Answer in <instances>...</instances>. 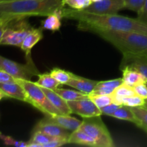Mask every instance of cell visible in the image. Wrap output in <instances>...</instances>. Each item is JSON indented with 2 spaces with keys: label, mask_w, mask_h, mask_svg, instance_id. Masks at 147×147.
I'll return each mask as SVG.
<instances>
[{
  "label": "cell",
  "mask_w": 147,
  "mask_h": 147,
  "mask_svg": "<svg viewBox=\"0 0 147 147\" xmlns=\"http://www.w3.org/2000/svg\"><path fill=\"white\" fill-rule=\"evenodd\" d=\"M9 1V0H0V1Z\"/></svg>",
  "instance_id": "41"
},
{
  "label": "cell",
  "mask_w": 147,
  "mask_h": 147,
  "mask_svg": "<svg viewBox=\"0 0 147 147\" xmlns=\"http://www.w3.org/2000/svg\"><path fill=\"white\" fill-rule=\"evenodd\" d=\"M50 75L57 80L61 85H65L71 78L72 73L63 70V69L55 67L50 71Z\"/></svg>",
  "instance_id": "27"
},
{
  "label": "cell",
  "mask_w": 147,
  "mask_h": 147,
  "mask_svg": "<svg viewBox=\"0 0 147 147\" xmlns=\"http://www.w3.org/2000/svg\"><path fill=\"white\" fill-rule=\"evenodd\" d=\"M37 77H38V79L35 83L42 88L55 90L61 85L50 75V73H43V74L40 73Z\"/></svg>",
  "instance_id": "24"
},
{
  "label": "cell",
  "mask_w": 147,
  "mask_h": 147,
  "mask_svg": "<svg viewBox=\"0 0 147 147\" xmlns=\"http://www.w3.org/2000/svg\"><path fill=\"white\" fill-rule=\"evenodd\" d=\"M68 144L98 147L97 144L94 139L80 129H78L74 131L71 132L68 139Z\"/></svg>",
  "instance_id": "18"
},
{
  "label": "cell",
  "mask_w": 147,
  "mask_h": 147,
  "mask_svg": "<svg viewBox=\"0 0 147 147\" xmlns=\"http://www.w3.org/2000/svg\"><path fill=\"white\" fill-rule=\"evenodd\" d=\"M124 8L123 0H101L93 2L84 9L79 11L96 15H112L117 14Z\"/></svg>",
  "instance_id": "8"
},
{
  "label": "cell",
  "mask_w": 147,
  "mask_h": 147,
  "mask_svg": "<svg viewBox=\"0 0 147 147\" xmlns=\"http://www.w3.org/2000/svg\"><path fill=\"white\" fill-rule=\"evenodd\" d=\"M91 32L110 42L123 55L147 54V34L135 32L101 30H95Z\"/></svg>",
  "instance_id": "3"
},
{
  "label": "cell",
  "mask_w": 147,
  "mask_h": 147,
  "mask_svg": "<svg viewBox=\"0 0 147 147\" xmlns=\"http://www.w3.org/2000/svg\"><path fill=\"white\" fill-rule=\"evenodd\" d=\"M146 85H147V83H146Z\"/></svg>",
  "instance_id": "42"
},
{
  "label": "cell",
  "mask_w": 147,
  "mask_h": 147,
  "mask_svg": "<svg viewBox=\"0 0 147 147\" xmlns=\"http://www.w3.org/2000/svg\"><path fill=\"white\" fill-rule=\"evenodd\" d=\"M43 28L42 27L38 28H34L29 32L26 36L22 44L21 45V49L25 53V57L27 61L32 60L31 57V50L34 46L36 45L38 42L42 39L43 37Z\"/></svg>",
  "instance_id": "12"
},
{
  "label": "cell",
  "mask_w": 147,
  "mask_h": 147,
  "mask_svg": "<svg viewBox=\"0 0 147 147\" xmlns=\"http://www.w3.org/2000/svg\"><path fill=\"white\" fill-rule=\"evenodd\" d=\"M0 68L7 72L14 79L30 80L33 76L40 74L32 60L27 61L26 64H21L0 56Z\"/></svg>",
  "instance_id": "7"
},
{
  "label": "cell",
  "mask_w": 147,
  "mask_h": 147,
  "mask_svg": "<svg viewBox=\"0 0 147 147\" xmlns=\"http://www.w3.org/2000/svg\"><path fill=\"white\" fill-rule=\"evenodd\" d=\"M78 129H81L94 139L98 147H113L114 143L109 129L100 116L83 118Z\"/></svg>",
  "instance_id": "5"
},
{
  "label": "cell",
  "mask_w": 147,
  "mask_h": 147,
  "mask_svg": "<svg viewBox=\"0 0 147 147\" xmlns=\"http://www.w3.org/2000/svg\"><path fill=\"white\" fill-rule=\"evenodd\" d=\"M138 14V18L147 22V0H145L143 7Z\"/></svg>",
  "instance_id": "37"
},
{
  "label": "cell",
  "mask_w": 147,
  "mask_h": 147,
  "mask_svg": "<svg viewBox=\"0 0 147 147\" xmlns=\"http://www.w3.org/2000/svg\"><path fill=\"white\" fill-rule=\"evenodd\" d=\"M121 70L123 72V76H122L123 83L131 87L134 88L139 83H147L146 78L136 70L129 67H125Z\"/></svg>",
  "instance_id": "17"
},
{
  "label": "cell",
  "mask_w": 147,
  "mask_h": 147,
  "mask_svg": "<svg viewBox=\"0 0 147 147\" xmlns=\"http://www.w3.org/2000/svg\"><path fill=\"white\" fill-rule=\"evenodd\" d=\"M15 79L11 75L9 74L5 70L0 68V83H8V82H12Z\"/></svg>",
  "instance_id": "36"
},
{
  "label": "cell",
  "mask_w": 147,
  "mask_h": 147,
  "mask_svg": "<svg viewBox=\"0 0 147 147\" xmlns=\"http://www.w3.org/2000/svg\"><path fill=\"white\" fill-rule=\"evenodd\" d=\"M122 83V78H116L106 81H98L92 93L101 95H111L114 91L115 89Z\"/></svg>",
  "instance_id": "19"
},
{
  "label": "cell",
  "mask_w": 147,
  "mask_h": 147,
  "mask_svg": "<svg viewBox=\"0 0 147 147\" xmlns=\"http://www.w3.org/2000/svg\"><path fill=\"white\" fill-rule=\"evenodd\" d=\"M67 103L73 113L79 115L82 118H89L102 115L100 109L96 106L90 98L88 94L81 96L76 100L67 101Z\"/></svg>",
  "instance_id": "9"
},
{
  "label": "cell",
  "mask_w": 147,
  "mask_h": 147,
  "mask_svg": "<svg viewBox=\"0 0 147 147\" xmlns=\"http://www.w3.org/2000/svg\"><path fill=\"white\" fill-rule=\"evenodd\" d=\"M121 106L117 104H115V103H112L111 104L108 105V106H105V107L100 109L101 111L102 115H106V116H111L113 112L116 110H117Z\"/></svg>",
  "instance_id": "35"
},
{
  "label": "cell",
  "mask_w": 147,
  "mask_h": 147,
  "mask_svg": "<svg viewBox=\"0 0 147 147\" xmlns=\"http://www.w3.org/2000/svg\"><path fill=\"white\" fill-rule=\"evenodd\" d=\"M88 96L96 106L100 109L113 103L111 95H101L90 93L88 94Z\"/></svg>",
  "instance_id": "26"
},
{
  "label": "cell",
  "mask_w": 147,
  "mask_h": 147,
  "mask_svg": "<svg viewBox=\"0 0 147 147\" xmlns=\"http://www.w3.org/2000/svg\"><path fill=\"white\" fill-rule=\"evenodd\" d=\"M59 11V10H58ZM58 11L49 14L47 18L42 22V26L43 30H49L52 31H57L60 30L61 27V19Z\"/></svg>",
  "instance_id": "23"
},
{
  "label": "cell",
  "mask_w": 147,
  "mask_h": 147,
  "mask_svg": "<svg viewBox=\"0 0 147 147\" xmlns=\"http://www.w3.org/2000/svg\"><path fill=\"white\" fill-rule=\"evenodd\" d=\"M135 93L144 99H147V85L146 83H139L134 87Z\"/></svg>",
  "instance_id": "33"
},
{
  "label": "cell",
  "mask_w": 147,
  "mask_h": 147,
  "mask_svg": "<svg viewBox=\"0 0 147 147\" xmlns=\"http://www.w3.org/2000/svg\"><path fill=\"white\" fill-rule=\"evenodd\" d=\"M7 98V96H6V95L4 94V93H3L2 90L0 89V100H1L2 98Z\"/></svg>",
  "instance_id": "38"
},
{
  "label": "cell",
  "mask_w": 147,
  "mask_h": 147,
  "mask_svg": "<svg viewBox=\"0 0 147 147\" xmlns=\"http://www.w3.org/2000/svg\"><path fill=\"white\" fill-rule=\"evenodd\" d=\"M0 139L2 140L4 144L9 145V146H14L17 147H27V142L15 140V139H13L11 136L3 134L1 132H0Z\"/></svg>",
  "instance_id": "32"
},
{
  "label": "cell",
  "mask_w": 147,
  "mask_h": 147,
  "mask_svg": "<svg viewBox=\"0 0 147 147\" xmlns=\"http://www.w3.org/2000/svg\"><path fill=\"white\" fill-rule=\"evenodd\" d=\"M142 107L145 108V109H147V99H146V100H145V104L144 105V106H142Z\"/></svg>",
  "instance_id": "39"
},
{
  "label": "cell",
  "mask_w": 147,
  "mask_h": 147,
  "mask_svg": "<svg viewBox=\"0 0 147 147\" xmlns=\"http://www.w3.org/2000/svg\"><path fill=\"white\" fill-rule=\"evenodd\" d=\"M63 0H9L0 1V17L11 20L48 16L64 7Z\"/></svg>",
  "instance_id": "2"
},
{
  "label": "cell",
  "mask_w": 147,
  "mask_h": 147,
  "mask_svg": "<svg viewBox=\"0 0 147 147\" xmlns=\"http://www.w3.org/2000/svg\"><path fill=\"white\" fill-rule=\"evenodd\" d=\"M129 67L143 75L147 80V54L123 55L120 69Z\"/></svg>",
  "instance_id": "11"
},
{
  "label": "cell",
  "mask_w": 147,
  "mask_h": 147,
  "mask_svg": "<svg viewBox=\"0 0 147 147\" xmlns=\"http://www.w3.org/2000/svg\"><path fill=\"white\" fill-rule=\"evenodd\" d=\"M15 81L17 82L24 89L27 95V103L45 115L53 116L61 114L49 100L42 88L35 82L22 79H15Z\"/></svg>",
  "instance_id": "4"
},
{
  "label": "cell",
  "mask_w": 147,
  "mask_h": 147,
  "mask_svg": "<svg viewBox=\"0 0 147 147\" xmlns=\"http://www.w3.org/2000/svg\"><path fill=\"white\" fill-rule=\"evenodd\" d=\"M57 138L58 137L50 136L39 131H32L31 138L27 142V147H42L44 144L49 143Z\"/></svg>",
  "instance_id": "21"
},
{
  "label": "cell",
  "mask_w": 147,
  "mask_h": 147,
  "mask_svg": "<svg viewBox=\"0 0 147 147\" xmlns=\"http://www.w3.org/2000/svg\"><path fill=\"white\" fill-rule=\"evenodd\" d=\"M42 89L45 93L49 100L52 103V104L59 111V112L61 114L70 115L71 113H73L67 101L63 99L55 90H51V89L45 88H42Z\"/></svg>",
  "instance_id": "15"
},
{
  "label": "cell",
  "mask_w": 147,
  "mask_h": 147,
  "mask_svg": "<svg viewBox=\"0 0 147 147\" xmlns=\"http://www.w3.org/2000/svg\"><path fill=\"white\" fill-rule=\"evenodd\" d=\"M92 2H97V1H101V0H91Z\"/></svg>",
  "instance_id": "40"
},
{
  "label": "cell",
  "mask_w": 147,
  "mask_h": 147,
  "mask_svg": "<svg viewBox=\"0 0 147 147\" xmlns=\"http://www.w3.org/2000/svg\"><path fill=\"white\" fill-rule=\"evenodd\" d=\"M145 104V99L142 98L140 96L136 94L133 95L131 96L124 98L123 99V106H129L131 108L134 107H142Z\"/></svg>",
  "instance_id": "30"
},
{
  "label": "cell",
  "mask_w": 147,
  "mask_h": 147,
  "mask_svg": "<svg viewBox=\"0 0 147 147\" xmlns=\"http://www.w3.org/2000/svg\"><path fill=\"white\" fill-rule=\"evenodd\" d=\"M91 0H63V5L76 10H83L92 4Z\"/></svg>",
  "instance_id": "29"
},
{
  "label": "cell",
  "mask_w": 147,
  "mask_h": 147,
  "mask_svg": "<svg viewBox=\"0 0 147 147\" xmlns=\"http://www.w3.org/2000/svg\"><path fill=\"white\" fill-rule=\"evenodd\" d=\"M53 90H55L57 94L60 95L66 101H71V100H76V99L79 98L81 96L86 95V93L79 91L78 90H70V89L58 88H57Z\"/></svg>",
  "instance_id": "25"
},
{
  "label": "cell",
  "mask_w": 147,
  "mask_h": 147,
  "mask_svg": "<svg viewBox=\"0 0 147 147\" xmlns=\"http://www.w3.org/2000/svg\"><path fill=\"white\" fill-rule=\"evenodd\" d=\"M110 116H112V117H114L118 119H121V120L132 122L134 124H136V126H138V124H139V121H138L134 112L132 111L131 108L129 107V106L122 105L117 110L115 111Z\"/></svg>",
  "instance_id": "22"
},
{
  "label": "cell",
  "mask_w": 147,
  "mask_h": 147,
  "mask_svg": "<svg viewBox=\"0 0 147 147\" xmlns=\"http://www.w3.org/2000/svg\"><path fill=\"white\" fill-rule=\"evenodd\" d=\"M32 28L27 17L13 20L9 23L0 45L20 47L26 36Z\"/></svg>",
  "instance_id": "6"
},
{
  "label": "cell",
  "mask_w": 147,
  "mask_h": 147,
  "mask_svg": "<svg viewBox=\"0 0 147 147\" xmlns=\"http://www.w3.org/2000/svg\"><path fill=\"white\" fill-rule=\"evenodd\" d=\"M135 94L136 93L134 90V88L123 83L119 87L115 89L114 91L111 94V96L113 103L119 105V106H122L123 105V99L124 98L131 96Z\"/></svg>",
  "instance_id": "20"
},
{
  "label": "cell",
  "mask_w": 147,
  "mask_h": 147,
  "mask_svg": "<svg viewBox=\"0 0 147 147\" xmlns=\"http://www.w3.org/2000/svg\"><path fill=\"white\" fill-rule=\"evenodd\" d=\"M131 110L139 121L137 126L147 132V109L144 107H134L131 108Z\"/></svg>",
  "instance_id": "28"
},
{
  "label": "cell",
  "mask_w": 147,
  "mask_h": 147,
  "mask_svg": "<svg viewBox=\"0 0 147 147\" xmlns=\"http://www.w3.org/2000/svg\"><path fill=\"white\" fill-rule=\"evenodd\" d=\"M39 131L54 137L62 138L68 140L71 132L56 123L47 116L40 120L34 126L33 131Z\"/></svg>",
  "instance_id": "10"
},
{
  "label": "cell",
  "mask_w": 147,
  "mask_h": 147,
  "mask_svg": "<svg viewBox=\"0 0 147 147\" xmlns=\"http://www.w3.org/2000/svg\"><path fill=\"white\" fill-rule=\"evenodd\" d=\"M63 18L78 22V28L91 32L95 30L116 32H135L147 34V22L139 18H130L119 14L96 15L73 9L63 7L58 11Z\"/></svg>",
  "instance_id": "1"
},
{
  "label": "cell",
  "mask_w": 147,
  "mask_h": 147,
  "mask_svg": "<svg viewBox=\"0 0 147 147\" xmlns=\"http://www.w3.org/2000/svg\"><path fill=\"white\" fill-rule=\"evenodd\" d=\"M0 89L6 95L7 98H11L27 103V97L24 89L15 80L0 83Z\"/></svg>",
  "instance_id": "14"
},
{
  "label": "cell",
  "mask_w": 147,
  "mask_h": 147,
  "mask_svg": "<svg viewBox=\"0 0 147 147\" xmlns=\"http://www.w3.org/2000/svg\"><path fill=\"white\" fill-rule=\"evenodd\" d=\"M125 8L139 13L143 7L145 0H123Z\"/></svg>",
  "instance_id": "31"
},
{
  "label": "cell",
  "mask_w": 147,
  "mask_h": 147,
  "mask_svg": "<svg viewBox=\"0 0 147 147\" xmlns=\"http://www.w3.org/2000/svg\"><path fill=\"white\" fill-rule=\"evenodd\" d=\"M45 116L70 132L74 131L76 129H78L82 123V121L78 120L75 117H72L70 115L56 114L53 115V116H48V115H45Z\"/></svg>",
  "instance_id": "16"
},
{
  "label": "cell",
  "mask_w": 147,
  "mask_h": 147,
  "mask_svg": "<svg viewBox=\"0 0 147 147\" xmlns=\"http://www.w3.org/2000/svg\"><path fill=\"white\" fill-rule=\"evenodd\" d=\"M98 83V81H97V80L85 78L80 77V76L73 74L72 73L71 78L65 85L73 88L76 89L79 91H81L83 93H86V94H89V93L93 92Z\"/></svg>",
  "instance_id": "13"
},
{
  "label": "cell",
  "mask_w": 147,
  "mask_h": 147,
  "mask_svg": "<svg viewBox=\"0 0 147 147\" xmlns=\"http://www.w3.org/2000/svg\"><path fill=\"white\" fill-rule=\"evenodd\" d=\"M14 20H15V19H14ZM12 20H13L9 18L0 17V42H1V40H2L3 36H4V32H5V30L6 29H7V26H8L9 23L11 21H12Z\"/></svg>",
  "instance_id": "34"
}]
</instances>
